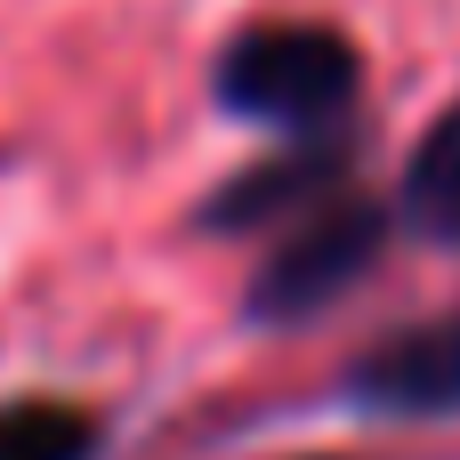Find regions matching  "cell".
Returning <instances> with one entry per match:
<instances>
[{"mask_svg":"<svg viewBox=\"0 0 460 460\" xmlns=\"http://www.w3.org/2000/svg\"><path fill=\"white\" fill-rule=\"evenodd\" d=\"M348 404L380 420H453L460 412V315L372 340L348 372Z\"/></svg>","mask_w":460,"mask_h":460,"instance_id":"cell-3","label":"cell"},{"mask_svg":"<svg viewBox=\"0 0 460 460\" xmlns=\"http://www.w3.org/2000/svg\"><path fill=\"white\" fill-rule=\"evenodd\" d=\"M0 460H97V412L65 396H16L0 404Z\"/></svg>","mask_w":460,"mask_h":460,"instance_id":"cell-6","label":"cell"},{"mask_svg":"<svg viewBox=\"0 0 460 460\" xmlns=\"http://www.w3.org/2000/svg\"><path fill=\"white\" fill-rule=\"evenodd\" d=\"M332 178H340V146H323V137H315V146H291V154H275V162L226 178V194L202 202V226H218V234H234V226H267L275 210L307 202V194L332 186Z\"/></svg>","mask_w":460,"mask_h":460,"instance_id":"cell-4","label":"cell"},{"mask_svg":"<svg viewBox=\"0 0 460 460\" xmlns=\"http://www.w3.org/2000/svg\"><path fill=\"white\" fill-rule=\"evenodd\" d=\"M404 218L460 251V105L437 113V129L420 137V154L404 170Z\"/></svg>","mask_w":460,"mask_h":460,"instance_id":"cell-5","label":"cell"},{"mask_svg":"<svg viewBox=\"0 0 460 460\" xmlns=\"http://www.w3.org/2000/svg\"><path fill=\"white\" fill-rule=\"evenodd\" d=\"M380 243H388V210H380V202L340 194V202H323L307 226H291V234L259 259V275H251L243 307H251L259 323H307V315H323L348 283H364V275H372Z\"/></svg>","mask_w":460,"mask_h":460,"instance_id":"cell-2","label":"cell"},{"mask_svg":"<svg viewBox=\"0 0 460 460\" xmlns=\"http://www.w3.org/2000/svg\"><path fill=\"white\" fill-rule=\"evenodd\" d=\"M218 105L259 121V129H283L299 146L332 137L348 113H356V89H364V57L340 24H307V16H275V24H251L218 49V73H210Z\"/></svg>","mask_w":460,"mask_h":460,"instance_id":"cell-1","label":"cell"}]
</instances>
